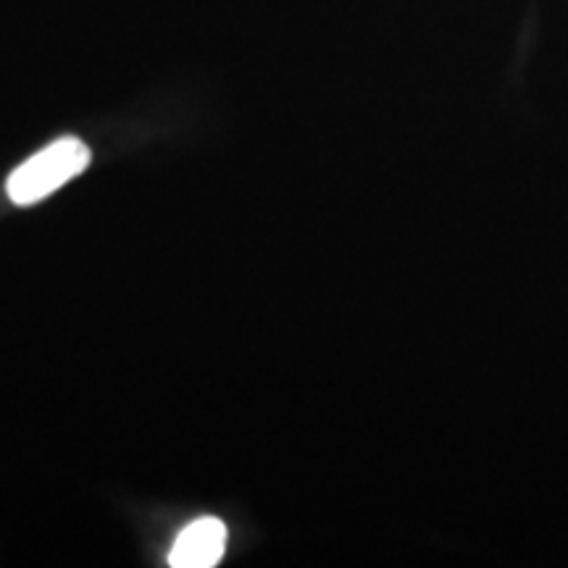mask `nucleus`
<instances>
[{
	"instance_id": "f257e3e1",
	"label": "nucleus",
	"mask_w": 568,
	"mask_h": 568,
	"mask_svg": "<svg viewBox=\"0 0 568 568\" xmlns=\"http://www.w3.org/2000/svg\"><path fill=\"white\" fill-rule=\"evenodd\" d=\"M90 163V148L77 138L55 140L53 145L42 148L32 159H27L19 169H13L6 193L17 205L40 203L69 180L80 176Z\"/></svg>"
},
{
	"instance_id": "f03ea898",
	"label": "nucleus",
	"mask_w": 568,
	"mask_h": 568,
	"mask_svg": "<svg viewBox=\"0 0 568 568\" xmlns=\"http://www.w3.org/2000/svg\"><path fill=\"white\" fill-rule=\"evenodd\" d=\"M226 550V527L219 518L205 516L182 529L176 537L169 566L174 568H213L224 558Z\"/></svg>"
}]
</instances>
